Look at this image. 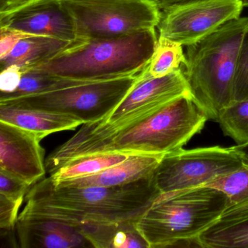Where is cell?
Instances as JSON below:
<instances>
[{
  "label": "cell",
  "mask_w": 248,
  "mask_h": 248,
  "mask_svg": "<svg viewBox=\"0 0 248 248\" xmlns=\"http://www.w3.org/2000/svg\"><path fill=\"white\" fill-rule=\"evenodd\" d=\"M207 120L191 95H185L116 130H93L83 124L49 155L46 170L51 175L69 161L94 154L166 155L182 149Z\"/></svg>",
  "instance_id": "1"
},
{
  "label": "cell",
  "mask_w": 248,
  "mask_h": 248,
  "mask_svg": "<svg viewBox=\"0 0 248 248\" xmlns=\"http://www.w3.org/2000/svg\"><path fill=\"white\" fill-rule=\"evenodd\" d=\"M155 172L116 186H60L43 178L30 188L18 217H43L74 227L88 223L136 222L159 197Z\"/></svg>",
  "instance_id": "2"
},
{
  "label": "cell",
  "mask_w": 248,
  "mask_h": 248,
  "mask_svg": "<svg viewBox=\"0 0 248 248\" xmlns=\"http://www.w3.org/2000/svg\"><path fill=\"white\" fill-rule=\"evenodd\" d=\"M158 37L156 29H151L122 37L77 40L60 54L26 72L85 82L136 76L150 62Z\"/></svg>",
  "instance_id": "3"
},
{
  "label": "cell",
  "mask_w": 248,
  "mask_h": 248,
  "mask_svg": "<svg viewBox=\"0 0 248 248\" xmlns=\"http://www.w3.org/2000/svg\"><path fill=\"white\" fill-rule=\"evenodd\" d=\"M248 17L226 23L217 31L187 46L183 66L190 94L208 120L217 122L233 102V84Z\"/></svg>",
  "instance_id": "4"
},
{
  "label": "cell",
  "mask_w": 248,
  "mask_h": 248,
  "mask_svg": "<svg viewBox=\"0 0 248 248\" xmlns=\"http://www.w3.org/2000/svg\"><path fill=\"white\" fill-rule=\"evenodd\" d=\"M227 196L210 186L161 194L136 222L149 248H201L198 237L223 215Z\"/></svg>",
  "instance_id": "5"
},
{
  "label": "cell",
  "mask_w": 248,
  "mask_h": 248,
  "mask_svg": "<svg viewBox=\"0 0 248 248\" xmlns=\"http://www.w3.org/2000/svg\"><path fill=\"white\" fill-rule=\"evenodd\" d=\"M73 18L77 40L110 38L156 29L155 0H61Z\"/></svg>",
  "instance_id": "6"
},
{
  "label": "cell",
  "mask_w": 248,
  "mask_h": 248,
  "mask_svg": "<svg viewBox=\"0 0 248 248\" xmlns=\"http://www.w3.org/2000/svg\"><path fill=\"white\" fill-rule=\"evenodd\" d=\"M139 75L0 101V104L61 113L82 124L105 120L134 87Z\"/></svg>",
  "instance_id": "7"
},
{
  "label": "cell",
  "mask_w": 248,
  "mask_h": 248,
  "mask_svg": "<svg viewBox=\"0 0 248 248\" xmlns=\"http://www.w3.org/2000/svg\"><path fill=\"white\" fill-rule=\"evenodd\" d=\"M246 159L235 146L197 148L164 155L155 170L161 194L204 186L220 175L242 166Z\"/></svg>",
  "instance_id": "8"
},
{
  "label": "cell",
  "mask_w": 248,
  "mask_h": 248,
  "mask_svg": "<svg viewBox=\"0 0 248 248\" xmlns=\"http://www.w3.org/2000/svg\"><path fill=\"white\" fill-rule=\"evenodd\" d=\"M243 8L242 0H192L173 4L162 10L158 35L187 47L240 18Z\"/></svg>",
  "instance_id": "9"
},
{
  "label": "cell",
  "mask_w": 248,
  "mask_h": 248,
  "mask_svg": "<svg viewBox=\"0 0 248 248\" xmlns=\"http://www.w3.org/2000/svg\"><path fill=\"white\" fill-rule=\"evenodd\" d=\"M185 95L191 94L182 68L162 78H146L140 72L134 87L107 119L83 124L93 130H116Z\"/></svg>",
  "instance_id": "10"
},
{
  "label": "cell",
  "mask_w": 248,
  "mask_h": 248,
  "mask_svg": "<svg viewBox=\"0 0 248 248\" xmlns=\"http://www.w3.org/2000/svg\"><path fill=\"white\" fill-rule=\"evenodd\" d=\"M44 136L0 122V171L30 186L46 175L45 150L40 144Z\"/></svg>",
  "instance_id": "11"
},
{
  "label": "cell",
  "mask_w": 248,
  "mask_h": 248,
  "mask_svg": "<svg viewBox=\"0 0 248 248\" xmlns=\"http://www.w3.org/2000/svg\"><path fill=\"white\" fill-rule=\"evenodd\" d=\"M0 27L70 43L77 40L73 18L61 0H40L11 14L0 16Z\"/></svg>",
  "instance_id": "12"
},
{
  "label": "cell",
  "mask_w": 248,
  "mask_h": 248,
  "mask_svg": "<svg viewBox=\"0 0 248 248\" xmlns=\"http://www.w3.org/2000/svg\"><path fill=\"white\" fill-rule=\"evenodd\" d=\"M16 231L22 248L93 247L77 228L51 219L18 217Z\"/></svg>",
  "instance_id": "13"
},
{
  "label": "cell",
  "mask_w": 248,
  "mask_h": 248,
  "mask_svg": "<svg viewBox=\"0 0 248 248\" xmlns=\"http://www.w3.org/2000/svg\"><path fill=\"white\" fill-rule=\"evenodd\" d=\"M164 155L147 154L130 155L124 162L98 173L61 182L53 181L56 185L60 186L76 188L123 185L139 181L155 173Z\"/></svg>",
  "instance_id": "14"
},
{
  "label": "cell",
  "mask_w": 248,
  "mask_h": 248,
  "mask_svg": "<svg viewBox=\"0 0 248 248\" xmlns=\"http://www.w3.org/2000/svg\"><path fill=\"white\" fill-rule=\"evenodd\" d=\"M0 122L42 135L76 129L80 120L61 113L0 104Z\"/></svg>",
  "instance_id": "15"
},
{
  "label": "cell",
  "mask_w": 248,
  "mask_h": 248,
  "mask_svg": "<svg viewBox=\"0 0 248 248\" xmlns=\"http://www.w3.org/2000/svg\"><path fill=\"white\" fill-rule=\"evenodd\" d=\"M73 43L47 36L32 35L23 39L8 56L0 59L1 70L16 66L24 73L60 54Z\"/></svg>",
  "instance_id": "16"
},
{
  "label": "cell",
  "mask_w": 248,
  "mask_h": 248,
  "mask_svg": "<svg viewBox=\"0 0 248 248\" xmlns=\"http://www.w3.org/2000/svg\"><path fill=\"white\" fill-rule=\"evenodd\" d=\"M77 229L96 248H149L136 222L88 223Z\"/></svg>",
  "instance_id": "17"
},
{
  "label": "cell",
  "mask_w": 248,
  "mask_h": 248,
  "mask_svg": "<svg viewBox=\"0 0 248 248\" xmlns=\"http://www.w3.org/2000/svg\"><path fill=\"white\" fill-rule=\"evenodd\" d=\"M198 239L202 248H248V210L220 217Z\"/></svg>",
  "instance_id": "18"
},
{
  "label": "cell",
  "mask_w": 248,
  "mask_h": 248,
  "mask_svg": "<svg viewBox=\"0 0 248 248\" xmlns=\"http://www.w3.org/2000/svg\"><path fill=\"white\" fill-rule=\"evenodd\" d=\"M129 156L125 153H102L81 156L69 161L50 176L58 183L94 175L124 162Z\"/></svg>",
  "instance_id": "19"
},
{
  "label": "cell",
  "mask_w": 248,
  "mask_h": 248,
  "mask_svg": "<svg viewBox=\"0 0 248 248\" xmlns=\"http://www.w3.org/2000/svg\"><path fill=\"white\" fill-rule=\"evenodd\" d=\"M204 186L223 191L229 200L227 208L221 216L238 214L248 210V162L237 169L220 175Z\"/></svg>",
  "instance_id": "20"
},
{
  "label": "cell",
  "mask_w": 248,
  "mask_h": 248,
  "mask_svg": "<svg viewBox=\"0 0 248 248\" xmlns=\"http://www.w3.org/2000/svg\"><path fill=\"white\" fill-rule=\"evenodd\" d=\"M183 47L168 39L158 37L150 62L141 75L146 78H162L182 68L186 62Z\"/></svg>",
  "instance_id": "21"
},
{
  "label": "cell",
  "mask_w": 248,
  "mask_h": 248,
  "mask_svg": "<svg viewBox=\"0 0 248 248\" xmlns=\"http://www.w3.org/2000/svg\"><path fill=\"white\" fill-rule=\"evenodd\" d=\"M90 82H93L75 80L39 72H26L23 73L18 88L11 93H0V101L53 92Z\"/></svg>",
  "instance_id": "22"
},
{
  "label": "cell",
  "mask_w": 248,
  "mask_h": 248,
  "mask_svg": "<svg viewBox=\"0 0 248 248\" xmlns=\"http://www.w3.org/2000/svg\"><path fill=\"white\" fill-rule=\"evenodd\" d=\"M217 122L236 146L248 144V99L231 103L221 111Z\"/></svg>",
  "instance_id": "23"
},
{
  "label": "cell",
  "mask_w": 248,
  "mask_h": 248,
  "mask_svg": "<svg viewBox=\"0 0 248 248\" xmlns=\"http://www.w3.org/2000/svg\"><path fill=\"white\" fill-rule=\"evenodd\" d=\"M245 99H248V26L241 46L233 91V101Z\"/></svg>",
  "instance_id": "24"
},
{
  "label": "cell",
  "mask_w": 248,
  "mask_h": 248,
  "mask_svg": "<svg viewBox=\"0 0 248 248\" xmlns=\"http://www.w3.org/2000/svg\"><path fill=\"white\" fill-rule=\"evenodd\" d=\"M31 186L24 181L0 171V194L18 202H24Z\"/></svg>",
  "instance_id": "25"
},
{
  "label": "cell",
  "mask_w": 248,
  "mask_h": 248,
  "mask_svg": "<svg viewBox=\"0 0 248 248\" xmlns=\"http://www.w3.org/2000/svg\"><path fill=\"white\" fill-rule=\"evenodd\" d=\"M22 204L0 194V229L11 230L16 228L18 210Z\"/></svg>",
  "instance_id": "26"
},
{
  "label": "cell",
  "mask_w": 248,
  "mask_h": 248,
  "mask_svg": "<svg viewBox=\"0 0 248 248\" xmlns=\"http://www.w3.org/2000/svg\"><path fill=\"white\" fill-rule=\"evenodd\" d=\"M34 34L8 27H0V59L8 56L21 40Z\"/></svg>",
  "instance_id": "27"
},
{
  "label": "cell",
  "mask_w": 248,
  "mask_h": 248,
  "mask_svg": "<svg viewBox=\"0 0 248 248\" xmlns=\"http://www.w3.org/2000/svg\"><path fill=\"white\" fill-rule=\"evenodd\" d=\"M23 72L16 66H10L1 70L0 92L1 94L14 93L19 86Z\"/></svg>",
  "instance_id": "28"
},
{
  "label": "cell",
  "mask_w": 248,
  "mask_h": 248,
  "mask_svg": "<svg viewBox=\"0 0 248 248\" xmlns=\"http://www.w3.org/2000/svg\"><path fill=\"white\" fill-rule=\"evenodd\" d=\"M40 0H0V16L7 15Z\"/></svg>",
  "instance_id": "29"
},
{
  "label": "cell",
  "mask_w": 248,
  "mask_h": 248,
  "mask_svg": "<svg viewBox=\"0 0 248 248\" xmlns=\"http://www.w3.org/2000/svg\"><path fill=\"white\" fill-rule=\"evenodd\" d=\"M236 147L240 151L245 159L248 162V144L244 145V146H236Z\"/></svg>",
  "instance_id": "30"
},
{
  "label": "cell",
  "mask_w": 248,
  "mask_h": 248,
  "mask_svg": "<svg viewBox=\"0 0 248 248\" xmlns=\"http://www.w3.org/2000/svg\"><path fill=\"white\" fill-rule=\"evenodd\" d=\"M171 3H180V2H188L192 0H169Z\"/></svg>",
  "instance_id": "31"
}]
</instances>
